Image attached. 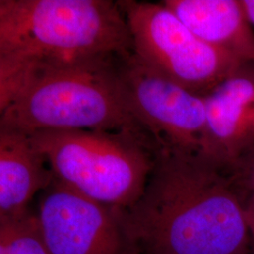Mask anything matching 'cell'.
Returning a JSON list of instances; mask_svg holds the SVG:
<instances>
[{
	"label": "cell",
	"mask_w": 254,
	"mask_h": 254,
	"mask_svg": "<svg viewBox=\"0 0 254 254\" xmlns=\"http://www.w3.org/2000/svg\"><path fill=\"white\" fill-rule=\"evenodd\" d=\"M252 254H254V251L253 250V253H252Z\"/></svg>",
	"instance_id": "cell-15"
},
{
	"label": "cell",
	"mask_w": 254,
	"mask_h": 254,
	"mask_svg": "<svg viewBox=\"0 0 254 254\" xmlns=\"http://www.w3.org/2000/svg\"><path fill=\"white\" fill-rule=\"evenodd\" d=\"M235 188L245 199L254 193V144L227 172Z\"/></svg>",
	"instance_id": "cell-12"
},
{
	"label": "cell",
	"mask_w": 254,
	"mask_h": 254,
	"mask_svg": "<svg viewBox=\"0 0 254 254\" xmlns=\"http://www.w3.org/2000/svg\"><path fill=\"white\" fill-rule=\"evenodd\" d=\"M142 254H252L242 196L201 154L160 149L142 196L125 209Z\"/></svg>",
	"instance_id": "cell-1"
},
{
	"label": "cell",
	"mask_w": 254,
	"mask_h": 254,
	"mask_svg": "<svg viewBox=\"0 0 254 254\" xmlns=\"http://www.w3.org/2000/svg\"><path fill=\"white\" fill-rule=\"evenodd\" d=\"M204 97L201 155L228 171L254 144V63L241 64Z\"/></svg>",
	"instance_id": "cell-8"
},
{
	"label": "cell",
	"mask_w": 254,
	"mask_h": 254,
	"mask_svg": "<svg viewBox=\"0 0 254 254\" xmlns=\"http://www.w3.org/2000/svg\"><path fill=\"white\" fill-rule=\"evenodd\" d=\"M133 53L155 73L205 96L245 64L208 46L163 3L121 0Z\"/></svg>",
	"instance_id": "cell-5"
},
{
	"label": "cell",
	"mask_w": 254,
	"mask_h": 254,
	"mask_svg": "<svg viewBox=\"0 0 254 254\" xmlns=\"http://www.w3.org/2000/svg\"><path fill=\"white\" fill-rule=\"evenodd\" d=\"M245 17L251 25H254V0H239Z\"/></svg>",
	"instance_id": "cell-14"
},
{
	"label": "cell",
	"mask_w": 254,
	"mask_h": 254,
	"mask_svg": "<svg viewBox=\"0 0 254 254\" xmlns=\"http://www.w3.org/2000/svg\"><path fill=\"white\" fill-rule=\"evenodd\" d=\"M0 254H51L36 214L29 210L19 217L0 218Z\"/></svg>",
	"instance_id": "cell-11"
},
{
	"label": "cell",
	"mask_w": 254,
	"mask_h": 254,
	"mask_svg": "<svg viewBox=\"0 0 254 254\" xmlns=\"http://www.w3.org/2000/svg\"><path fill=\"white\" fill-rule=\"evenodd\" d=\"M36 215L51 254H142L125 209L92 200L55 177L43 191Z\"/></svg>",
	"instance_id": "cell-7"
},
{
	"label": "cell",
	"mask_w": 254,
	"mask_h": 254,
	"mask_svg": "<svg viewBox=\"0 0 254 254\" xmlns=\"http://www.w3.org/2000/svg\"><path fill=\"white\" fill-rule=\"evenodd\" d=\"M122 57L54 70L30 80L0 109V129L25 134L127 130L150 136L128 107L119 73Z\"/></svg>",
	"instance_id": "cell-3"
},
{
	"label": "cell",
	"mask_w": 254,
	"mask_h": 254,
	"mask_svg": "<svg viewBox=\"0 0 254 254\" xmlns=\"http://www.w3.org/2000/svg\"><path fill=\"white\" fill-rule=\"evenodd\" d=\"M245 215L249 233L252 239V245L254 251V193L249 195L245 199Z\"/></svg>",
	"instance_id": "cell-13"
},
{
	"label": "cell",
	"mask_w": 254,
	"mask_h": 254,
	"mask_svg": "<svg viewBox=\"0 0 254 254\" xmlns=\"http://www.w3.org/2000/svg\"><path fill=\"white\" fill-rule=\"evenodd\" d=\"M131 53L118 1L0 0V109L46 73Z\"/></svg>",
	"instance_id": "cell-2"
},
{
	"label": "cell",
	"mask_w": 254,
	"mask_h": 254,
	"mask_svg": "<svg viewBox=\"0 0 254 254\" xmlns=\"http://www.w3.org/2000/svg\"><path fill=\"white\" fill-rule=\"evenodd\" d=\"M54 177L103 204L132 207L145 190L160 147L132 131L45 130L27 134Z\"/></svg>",
	"instance_id": "cell-4"
},
{
	"label": "cell",
	"mask_w": 254,
	"mask_h": 254,
	"mask_svg": "<svg viewBox=\"0 0 254 254\" xmlns=\"http://www.w3.org/2000/svg\"><path fill=\"white\" fill-rule=\"evenodd\" d=\"M202 42L242 63H254V32L239 0H165Z\"/></svg>",
	"instance_id": "cell-9"
},
{
	"label": "cell",
	"mask_w": 254,
	"mask_h": 254,
	"mask_svg": "<svg viewBox=\"0 0 254 254\" xmlns=\"http://www.w3.org/2000/svg\"><path fill=\"white\" fill-rule=\"evenodd\" d=\"M128 107L160 149L201 154L205 145L204 97L168 80L134 53L119 61Z\"/></svg>",
	"instance_id": "cell-6"
},
{
	"label": "cell",
	"mask_w": 254,
	"mask_h": 254,
	"mask_svg": "<svg viewBox=\"0 0 254 254\" xmlns=\"http://www.w3.org/2000/svg\"><path fill=\"white\" fill-rule=\"evenodd\" d=\"M53 179L27 134L0 129V218L26 214L35 194L46 190Z\"/></svg>",
	"instance_id": "cell-10"
}]
</instances>
